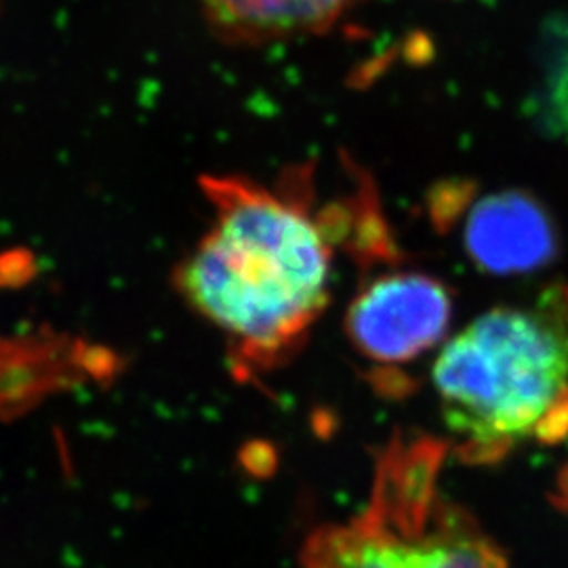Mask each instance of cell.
Masks as SVG:
<instances>
[{"label": "cell", "mask_w": 568, "mask_h": 568, "mask_svg": "<svg viewBox=\"0 0 568 568\" xmlns=\"http://www.w3.org/2000/svg\"><path fill=\"white\" fill-rule=\"evenodd\" d=\"M203 192L213 220L175 270L178 293L224 333L244 365H272L331 302L345 213H314L310 180L300 171L274 187L211 175Z\"/></svg>", "instance_id": "1"}, {"label": "cell", "mask_w": 568, "mask_h": 568, "mask_svg": "<svg viewBox=\"0 0 568 568\" xmlns=\"http://www.w3.org/2000/svg\"><path fill=\"white\" fill-rule=\"evenodd\" d=\"M432 382L445 424L478 457L568 429V321L546 293L535 310L495 307L438 352Z\"/></svg>", "instance_id": "2"}, {"label": "cell", "mask_w": 568, "mask_h": 568, "mask_svg": "<svg viewBox=\"0 0 568 568\" xmlns=\"http://www.w3.org/2000/svg\"><path fill=\"white\" fill-rule=\"evenodd\" d=\"M389 467L365 516L316 537L310 568H506L487 537L436 497L432 464Z\"/></svg>", "instance_id": "3"}, {"label": "cell", "mask_w": 568, "mask_h": 568, "mask_svg": "<svg viewBox=\"0 0 568 568\" xmlns=\"http://www.w3.org/2000/svg\"><path fill=\"white\" fill-rule=\"evenodd\" d=\"M453 318L447 284L426 272L396 270L363 284L345 314V333L377 365H406L440 344Z\"/></svg>", "instance_id": "4"}, {"label": "cell", "mask_w": 568, "mask_h": 568, "mask_svg": "<svg viewBox=\"0 0 568 568\" xmlns=\"http://www.w3.org/2000/svg\"><path fill=\"white\" fill-rule=\"evenodd\" d=\"M464 246L480 270L509 276L551 264L560 236L548 209L520 190L488 194L467 211Z\"/></svg>", "instance_id": "5"}, {"label": "cell", "mask_w": 568, "mask_h": 568, "mask_svg": "<svg viewBox=\"0 0 568 568\" xmlns=\"http://www.w3.org/2000/svg\"><path fill=\"white\" fill-rule=\"evenodd\" d=\"M358 0H199L204 18L224 41L262 44L325 32Z\"/></svg>", "instance_id": "6"}, {"label": "cell", "mask_w": 568, "mask_h": 568, "mask_svg": "<svg viewBox=\"0 0 568 568\" xmlns=\"http://www.w3.org/2000/svg\"><path fill=\"white\" fill-rule=\"evenodd\" d=\"M548 293L568 321V286H556V288H549Z\"/></svg>", "instance_id": "7"}]
</instances>
